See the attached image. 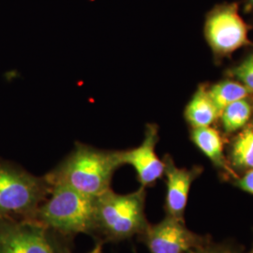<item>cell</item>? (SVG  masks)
Listing matches in <instances>:
<instances>
[{
  "instance_id": "cell-9",
  "label": "cell",
  "mask_w": 253,
  "mask_h": 253,
  "mask_svg": "<svg viewBox=\"0 0 253 253\" xmlns=\"http://www.w3.org/2000/svg\"><path fill=\"white\" fill-rule=\"evenodd\" d=\"M164 175L166 177V195L164 210L166 216L185 221L184 215L188 205L190 188L203 168L195 166L191 169L179 168L175 165L170 155H165Z\"/></svg>"
},
{
  "instance_id": "cell-6",
  "label": "cell",
  "mask_w": 253,
  "mask_h": 253,
  "mask_svg": "<svg viewBox=\"0 0 253 253\" xmlns=\"http://www.w3.org/2000/svg\"><path fill=\"white\" fill-rule=\"evenodd\" d=\"M58 246L34 221L0 219V253H57Z\"/></svg>"
},
{
  "instance_id": "cell-20",
  "label": "cell",
  "mask_w": 253,
  "mask_h": 253,
  "mask_svg": "<svg viewBox=\"0 0 253 253\" xmlns=\"http://www.w3.org/2000/svg\"><path fill=\"white\" fill-rule=\"evenodd\" d=\"M253 253V250H252V252H251V253Z\"/></svg>"
},
{
  "instance_id": "cell-3",
  "label": "cell",
  "mask_w": 253,
  "mask_h": 253,
  "mask_svg": "<svg viewBox=\"0 0 253 253\" xmlns=\"http://www.w3.org/2000/svg\"><path fill=\"white\" fill-rule=\"evenodd\" d=\"M146 189L119 194L112 189L96 200V241L119 243L140 235L148 226L145 216Z\"/></svg>"
},
{
  "instance_id": "cell-1",
  "label": "cell",
  "mask_w": 253,
  "mask_h": 253,
  "mask_svg": "<svg viewBox=\"0 0 253 253\" xmlns=\"http://www.w3.org/2000/svg\"><path fill=\"white\" fill-rule=\"evenodd\" d=\"M123 166L120 150H107L76 142L54 169L44 174L52 187L63 186L98 198L111 189L115 172Z\"/></svg>"
},
{
  "instance_id": "cell-13",
  "label": "cell",
  "mask_w": 253,
  "mask_h": 253,
  "mask_svg": "<svg viewBox=\"0 0 253 253\" xmlns=\"http://www.w3.org/2000/svg\"><path fill=\"white\" fill-rule=\"evenodd\" d=\"M253 106L247 98L230 103L220 113L219 118L226 133L242 129L251 120Z\"/></svg>"
},
{
  "instance_id": "cell-10",
  "label": "cell",
  "mask_w": 253,
  "mask_h": 253,
  "mask_svg": "<svg viewBox=\"0 0 253 253\" xmlns=\"http://www.w3.org/2000/svg\"><path fill=\"white\" fill-rule=\"evenodd\" d=\"M190 138L215 167L236 177L235 172L228 165L223 153V141L217 129L210 126L193 127Z\"/></svg>"
},
{
  "instance_id": "cell-11",
  "label": "cell",
  "mask_w": 253,
  "mask_h": 253,
  "mask_svg": "<svg viewBox=\"0 0 253 253\" xmlns=\"http://www.w3.org/2000/svg\"><path fill=\"white\" fill-rule=\"evenodd\" d=\"M220 116L208 88L200 86L185 109V118L192 127L211 126Z\"/></svg>"
},
{
  "instance_id": "cell-5",
  "label": "cell",
  "mask_w": 253,
  "mask_h": 253,
  "mask_svg": "<svg viewBox=\"0 0 253 253\" xmlns=\"http://www.w3.org/2000/svg\"><path fill=\"white\" fill-rule=\"evenodd\" d=\"M206 37L208 44L217 55L232 54L250 44L248 27L240 17L236 4L221 6L209 14Z\"/></svg>"
},
{
  "instance_id": "cell-16",
  "label": "cell",
  "mask_w": 253,
  "mask_h": 253,
  "mask_svg": "<svg viewBox=\"0 0 253 253\" xmlns=\"http://www.w3.org/2000/svg\"><path fill=\"white\" fill-rule=\"evenodd\" d=\"M235 185L246 192L253 194V169L248 170L243 176L237 177Z\"/></svg>"
},
{
  "instance_id": "cell-18",
  "label": "cell",
  "mask_w": 253,
  "mask_h": 253,
  "mask_svg": "<svg viewBox=\"0 0 253 253\" xmlns=\"http://www.w3.org/2000/svg\"><path fill=\"white\" fill-rule=\"evenodd\" d=\"M103 247L104 243L102 241H96V244L93 247V249L87 253H103Z\"/></svg>"
},
{
  "instance_id": "cell-15",
  "label": "cell",
  "mask_w": 253,
  "mask_h": 253,
  "mask_svg": "<svg viewBox=\"0 0 253 253\" xmlns=\"http://www.w3.org/2000/svg\"><path fill=\"white\" fill-rule=\"evenodd\" d=\"M229 74L253 92V54H250L238 66L230 70Z\"/></svg>"
},
{
  "instance_id": "cell-19",
  "label": "cell",
  "mask_w": 253,
  "mask_h": 253,
  "mask_svg": "<svg viewBox=\"0 0 253 253\" xmlns=\"http://www.w3.org/2000/svg\"><path fill=\"white\" fill-rule=\"evenodd\" d=\"M249 9H253V0H248Z\"/></svg>"
},
{
  "instance_id": "cell-14",
  "label": "cell",
  "mask_w": 253,
  "mask_h": 253,
  "mask_svg": "<svg viewBox=\"0 0 253 253\" xmlns=\"http://www.w3.org/2000/svg\"><path fill=\"white\" fill-rule=\"evenodd\" d=\"M208 93L221 113L230 103L247 98L251 91L239 82L222 81L212 85Z\"/></svg>"
},
{
  "instance_id": "cell-2",
  "label": "cell",
  "mask_w": 253,
  "mask_h": 253,
  "mask_svg": "<svg viewBox=\"0 0 253 253\" xmlns=\"http://www.w3.org/2000/svg\"><path fill=\"white\" fill-rule=\"evenodd\" d=\"M96 200L67 187H52L33 221L43 227L57 244L67 248L76 235L94 237Z\"/></svg>"
},
{
  "instance_id": "cell-17",
  "label": "cell",
  "mask_w": 253,
  "mask_h": 253,
  "mask_svg": "<svg viewBox=\"0 0 253 253\" xmlns=\"http://www.w3.org/2000/svg\"><path fill=\"white\" fill-rule=\"evenodd\" d=\"M188 253H235L230 248L223 246H213L206 243Z\"/></svg>"
},
{
  "instance_id": "cell-8",
  "label": "cell",
  "mask_w": 253,
  "mask_h": 253,
  "mask_svg": "<svg viewBox=\"0 0 253 253\" xmlns=\"http://www.w3.org/2000/svg\"><path fill=\"white\" fill-rule=\"evenodd\" d=\"M159 142V127L147 124L142 144L134 148L120 150L123 165H130L141 187H152L164 175V162L156 153Z\"/></svg>"
},
{
  "instance_id": "cell-7",
  "label": "cell",
  "mask_w": 253,
  "mask_h": 253,
  "mask_svg": "<svg viewBox=\"0 0 253 253\" xmlns=\"http://www.w3.org/2000/svg\"><path fill=\"white\" fill-rule=\"evenodd\" d=\"M138 237L150 253H188L207 243L188 229L185 221L169 216L159 223L148 224Z\"/></svg>"
},
{
  "instance_id": "cell-12",
  "label": "cell",
  "mask_w": 253,
  "mask_h": 253,
  "mask_svg": "<svg viewBox=\"0 0 253 253\" xmlns=\"http://www.w3.org/2000/svg\"><path fill=\"white\" fill-rule=\"evenodd\" d=\"M230 159L237 169H253V121L249 122L234 139Z\"/></svg>"
},
{
  "instance_id": "cell-4",
  "label": "cell",
  "mask_w": 253,
  "mask_h": 253,
  "mask_svg": "<svg viewBox=\"0 0 253 253\" xmlns=\"http://www.w3.org/2000/svg\"><path fill=\"white\" fill-rule=\"evenodd\" d=\"M51 192L43 176L9 163H0V219L33 221Z\"/></svg>"
}]
</instances>
